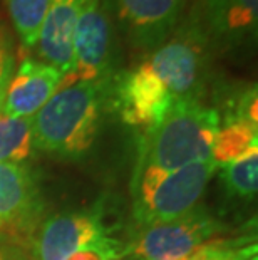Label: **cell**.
Segmentation results:
<instances>
[{
    "instance_id": "1",
    "label": "cell",
    "mask_w": 258,
    "mask_h": 260,
    "mask_svg": "<svg viewBox=\"0 0 258 260\" xmlns=\"http://www.w3.org/2000/svg\"><path fill=\"white\" fill-rule=\"evenodd\" d=\"M113 77L59 87L32 116L34 149L69 159L84 156L99 133L104 106L111 103Z\"/></svg>"
},
{
    "instance_id": "2",
    "label": "cell",
    "mask_w": 258,
    "mask_h": 260,
    "mask_svg": "<svg viewBox=\"0 0 258 260\" xmlns=\"http://www.w3.org/2000/svg\"><path fill=\"white\" fill-rule=\"evenodd\" d=\"M222 118L216 108L201 101H176L156 126L139 140L138 167L174 170L211 159Z\"/></svg>"
},
{
    "instance_id": "3",
    "label": "cell",
    "mask_w": 258,
    "mask_h": 260,
    "mask_svg": "<svg viewBox=\"0 0 258 260\" xmlns=\"http://www.w3.org/2000/svg\"><path fill=\"white\" fill-rule=\"evenodd\" d=\"M218 165L213 159L174 170L136 168L133 176V215L141 226L174 220L196 208Z\"/></svg>"
},
{
    "instance_id": "4",
    "label": "cell",
    "mask_w": 258,
    "mask_h": 260,
    "mask_svg": "<svg viewBox=\"0 0 258 260\" xmlns=\"http://www.w3.org/2000/svg\"><path fill=\"white\" fill-rule=\"evenodd\" d=\"M213 52L185 19L156 51L148 64L176 101H200L210 77Z\"/></svg>"
},
{
    "instance_id": "5",
    "label": "cell",
    "mask_w": 258,
    "mask_h": 260,
    "mask_svg": "<svg viewBox=\"0 0 258 260\" xmlns=\"http://www.w3.org/2000/svg\"><path fill=\"white\" fill-rule=\"evenodd\" d=\"M227 229L205 208H193L174 220L141 226L123 255L136 260H181Z\"/></svg>"
},
{
    "instance_id": "6",
    "label": "cell",
    "mask_w": 258,
    "mask_h": 260,
    "mask_svg": "<svg viewBox=\"0 0 258 260\" xmlns=\"http://www.w3.org/2000/svg\"><path fill=\"white\" fill-rule=\"evenodd\" d=\"M118 36L119 30L107 0H86L72 34L74 71L69 84L107 79L116 74Z\"/></svg>"
},
{
    "instance_id": "7",
    "label": "cell",
    "mask_w": 258,
    "mask_h": 260,
    "mask_svg": "<svg viewBox=\"0 0 258 260\" xmlns=\"http://www.w3.org/2000/svg\"><path fill=\"white\" fill-rule=\"evenodd\" d=\"M185 20L213 54L240 52L256 42L258 0H196Z\"/></svg>"
},
{
    "instance_id": "8",
    "label": "cell",
    "mask_w": 258,
    "mask_h": 260,
    "mask_svg": "<svg viewBox=\"0 0 258 260\" xmlns=\"http://www.w3.org/2000/svg\"><path fill=\"white\" fill-rule=\"evenodd\" d=\"M176 99L153 73L148 60L113 77L111 104L128 126L150 129L169 113Z\"/></svg>"
},
{
    "instance_id": "9",
    "label": "cell",
    "mask_w": 258,
    "mask_h": 260,
    "mask_svg": "<svg viewBox=\"0 0 258 260\" xmlns=\"http://www.w3.org/2000/svg\"><path fill=\"white\" fill-rule=\"evenodd\" d=\"M119 34L138 52H153L183 20L190 0H107Z\"/></svg>"
},
{
    "instance_id": "10",
    "label": "cell",
    "mask_w": 258,
    "mask_h": 260,
    "mask_svg": "<svg viewBox=\"0 0 258 260\" xmlns=\"http://www.w3.org/2000/svg\"><path fill=\"white\" fill-rule=\"evenodd\" d=\"M114 240L99 212H74L49 218L35 243V260H67L87 247Z\"/></svg>"
},
{
    "instance_id": "11",
    "label": "cell",
    "mask_w": 258,
    "mask_h": 260,
    "mask_svg": "<svg viewBox=\"0 0 258 260\" xmlns=\"http://www.w3.org/2000/svg\"><path fill=\"white\" fill-rule=\"evenodd\" d=\"M64 74L44 60L27 57L14 71L2 114L32 118L62 86Z\"/></svg>"
},
{
    "instance_id": "12",
    "label": "cell",
    "mask_w": 258,
    "mask_h": 260,
    "mask_svg": "<svg viewBox=\"0 0 258 260\" xmlns=\"http://www.w3.org/2000/svg\"><path fill=\"white\" fill-rule=\"evenodd\" d=\"M84 4L86 0H51L35 46L44 62L65 76L62 86L69 84L74 71L72 34Z\"/></svg>"
},
{
    "instance_id": "13",
    "label": "cell",
    "mask_w": 258,
    "mask_h": 260,
    "mask_svg": "<svg viewBox=\"0 0 258 260\" xmlns=\"http://www.w3.org/2000/svg\"><path fill=\"white\" fill-rule=\"evenodd\" d=\"M32 171L19 163H0V230L20 222L35 207Z\"/></svg>"
},
{
    "instance_id": "14",
    "label": "cell",
    "mask_w": 258,
    "mask_h": 260,
    "mask_svg": "<svg viewBox=\"0 0 258 260\" xmlns=\"http://www.w3.org/2000/svg\"><path fill=\"white\" fill-rule=\"evenodd\" d=\"M258 146V124L248 121H225L211 149L213 163L223 167Z\"/></svg>"
},
{
    "instance_id": "15",
    "label": "cell",
    "mask_w": 258,
    "mask_h": 260,
    "mask_svg": "<svg viewBox=\"0 0 258 260\" xmlns=\"http://www.w3.org/2000/svg\"><path fill=\"white\" fill-rule=\"evenodd\" d=\"M34 151L32 118H14L0 113V163H19Z\"/></svg>"
},
{
    "instance_id": "16",
    "label": "cell",
    "mask_w": 258,
    "mask_h": 260,
    "mask_svg": "<svg viewBox=\"0 0 258 260\" xmlns=\"http://www.w3.org/2000/svg\"><path fill=\"white\" fill-rule=\"evenodd\" d=\"M222 180L227 193L232 197L251 200L258 190V146L223 165Z\"/></svg>"
},
{
    "instance_id": "17",
    "label": "cell",
    "mask_w": 258,
    "mask_h": 260,
    "mask_svg": "<svg viewBox=\"0 0 258 260\" xmlns=\"http://www.w3.org/2000/svg\"><path fill=\"white\" fill-rule=\"evenodd\" d=\"M14 29L24 49H34L51 0H5Z\"/></svg>"
},
{
    "instance_id": "18",
    "label": "cell",
    "mask_w": 258,
    "mask_h": 260,
    "mask_svg": "<svg viewBox=\"0 0 258 260\" xmlns=\"http://www.w3.org/2000/svg\"><path fill=\"white\" fill-rule=\"evenodd\" d=\"M256 257V235L213 239L181 260H248Z\"/></svg>"
},
{
    "instance_id": "19",
    "label": "cell",
    "mask_w": 258,
    "mask_h": 260,
    "mask_svg": "<svg viewBox=\"0 0 258 260\" xmlns=\"http://www.w3.org/2000/svg\"><path fill=\"white\" fill-rule=\"evenodd\" d=\"M15 71V57L12 52V42L0 36V113L4 109L5 94H7L10 79Z\"/></svg>"
},
{
    "instance_id": "20",
    "label": "cell",
    "mask_w": 258,
    "mask_h": 260,
    "mask_svg": "<svg viewBox=\"0 0 258 260\" xmlns=\"http://www.w3.org/2000/svg\"><path fill=\"white\" fill-rule=\"evenodd\" d=\"M123 248L118 240H111L102 245L87 247L72 253L67 260H118L123 257Z\"/></svg>"
},
{
    "instance_id": "21",
    "label": "cell",
    "mask_w": 258,
    "mask_h": 260,
    "mask_svg": "<svg viewBox=\"0 0 258 260\" xmlns=\"http://www.w3.org/2000/svg\"><path fill=\"white\" fill-rule=\"evenodd\" d=\"M0 260H5V257H4V253H2V250H0Z\"/></svg>"
},
{
    "instance_id": "22",
    "label": "cell",
    "mask_w": 258,
    "mask_h": 260,
    "mask_svg": "<svg viewBox=\"0 0 258 260\" xmlns=\"http://www.w3.org/2000/svg\"><path fill=\"white\" fill-rule=\"evenodd\" d=\"M248 260H258L256 257H251V258H248Z\"/></svg>"
}]
</instances>
